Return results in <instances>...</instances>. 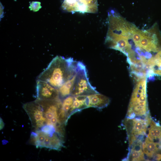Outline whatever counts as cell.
Masks as SVG:
<instances>
[{
  "instance_id": "obj_10",
  "label": "cell",
  "mask_w": 161,
  "mask_h": 161,
  "mask_svg": "<svg viewBox=\"0 0 161 161\" xmlns=\"http://www.w3.org/2000/svg\"><path fill=\"white\" fill-rule=\"evenodd\" d=\"M110 102V100L108 97L99 93L87 95L85 100L87 108L93 107L98 109L106 107Z\"/></svg>"
},
{
  "instance_id": "obj_19",
  "label": "cell",
  "mask_w": 161,
  "mask_h": 161,
  "mask_svg": "<svg viewBox=\"0 0 161 161\" xmlns=\"http://www.w3.org/2000/svg\"><path fill=\"white\" fill-rule=\"evenodd\" d=\"M41 3L38 1H32L30 4L29 8L34 11H38L41 7Z\"/></svg>"
},
{
  "instance_id": "obj_14",
  "label": "cell",
  "mask_w": 161,
  "mask_h": 161,
  "mask_svg": "<svg viewBox=\"0 0 161 161\" xmlns=\"http://www.w3.org/2000/svg\"><path fill=\"white\" fill-rule=\"evenodd\" d=\"M159 146V143L154 142L147 137L142 143V150L144 154L148 157L151 158L157 151Z\"/></svg>"
},
{
  "instance_id": "obj_20",
  "label": "cell",
  "mask_w": 161,
  "mask_h": 161,
  "mask_svg": "<svg viewBox=\"0 0 161 161\" xmlns=\"http://www.w3.org/2000/svg\"><path fill=\"white\" fill-rule=\"evenodd\" d=\"M155 159L156 160L158 161L161 160V154H157L155 157Z\"/></svg>"
},
{
  "instance_id": "obj_2",
  "label": "cell",
  "mask_w": 161,
  "mask_h": 161,
  "mask_svg": "<svg viewBox=\"0 0 161 161\" xmlns=\"http://www.w3.org/2000/svg\"><path fill=\"white\" fill-rule=\"evenodd\" d=\"M149 115L146 93V79L142 78L136 84L131 96L126 117H146Z\"/></svg>"
},
{
  "instance_id": "obj_3",
  "label": "cell",
  "mask_w": 161,
  "mask_h": 161,
  "mask_svg": "<svg viewBox=\"0 0 161 161\" xmlns=\"http://www.w3.org/2000/svg\"><path fill=\"white\" fill-rule=\"evenodd\" d=\"M62 136V134L57 132L49 134L39 129H35L31 133L30 143L37 148H44L58 150L63 146Z\"/></svg>"
},
{
  "instance_id": "obj_6",
  "label": "cell",
  "mask_w": 161,
  "mask_h": 161,
  "mask_svg": "<svg viewBox=\"0 0 161 161\" xmlns=\"http://www.w3.org/2000/svg\"><path fill=\"white\" fill-rule=\"evenodd\" d=\"M43 109L46 125H51L57 129L62 128L59 122V113L62 108V101L60 98L50 100H36Z\"/></svg>"
},
{
  "instance_id": "obj_5",
  "label": "cell",
  "mask_w": 161,
  "mask_h": 161,
  "mask_svg": "<svg viewBox=\"0 0 161 161\" xmlns=\"http://www.w3.org/2000/svg\"><path fill=\"white\" fill-rule=\"evenodd\" d=\"M151 120L149 115L144 119L126 117L124 120L123 124L128 137L130 147L138 140L137 138L145 135Z\"/></svg>"
},
{
  "instance_id": "obj_16",
  "label": "cell",
  "mask_w": 161,
  "mask_h": 161,
  "mask_svg": "<svg viewBox=\"0 0 161 161\" xmlns=\"http://www.w3.org/2000/svg\"><path fill=\"white\" fill-rule=\"evenodd\" d=\"M148 127V137L151 140H161V126L151 120Z\"/></svg>"
},
{
  "instance_id": "obj_8",
  "label": "cell",
  "mask_w": 161,
  "mask_h": 161,
  "mask_svg": "<svg viewBox=\"0 0 161 161\" xmlns=\"http://www.w3.org/2000/svg\"><path fill=\"white\" fill-rule=\"evenodd\" d=\"M23 107L28 116L32 126L35 130L46 125L43 109L36 100L24 104Z\"/></svg>"
},
{
  "instance_id": "obj_12",
  "label": "cell",
  "mask_w": 161,
  "mask_h": 161,
  "mask_svg": "<svg viewBox=\"0 0 161 161\" xmlns=\"http://www.w3.org/2000/svg\"><path fill=\"white\" fill-rule=\"evenodd\" d=\"M157 41L155 35L152 37L147 35L144 33L138 47L148 52L157 51Z\"/></svg>"
},
{
  "instance_id": "obj_17",
  "label": "cell",
  "mask_w": 161,
  "mask_h": 161,
  "mask_svg": "<svg viewBox=\"0 0 161 161\" xmlns=\"http://www.w3.org/2000/svg\"><path fill=\"white\" fill-rule=\"evenodd\" d=\"M74 96L69 95L63 99L62 101V109L66 114L69 112L74 100Z\"/></svg>"
},
{
  "instance_id": "obj_11",
  "label": "cell",
  "mask_w": 161,
  "mask_h": 161,
  "mask_svg": "<svg viewBox=\"0 0 161 161\" xmlns=\"http://www.w3.org/2000/svg\"><path fill=\"white\" fill-rule=\"evenodd\" d=\"M142 143L141 140H137L130 147L128 160L130 161H143L145 160L144 153L142 148Z\"/></svg>"
},
{
  "instance_id": "obj_21",
  "label": "cell",
  "mask_w": 161,
  "mask_h": 161,
  "mask_svg": "<svg viewBox=\"0 0 161 161\" xmlns=\"http://www.w3.org/2000/svg\"><path fill=\"white\" fill-rule=\"evenodd\" d=\"M0 129H2L3 127H4V122L3 121H2V120L1 119H0Z\"/></svg>"
},
{
  "instance_id": "obj_7",
  "label": "cell",
  "mask_w": 161,
  "mask_h": 161,
  "mask_svg": "<svg viewBox=\"0 0 161 161\" xmlns=\"http://www.w3.org/2000/svg\"><path fill=\"white\" fill-rule=\"evenodd\" d=\"M63 9L69 12L96 13L98 11L97 0H64Z\"/></svg>"
},
{
  "instance_id": "obj_9",
  "label": "cell",
  "mask_w": 161,
  "mask_h": 161,
  "mask_svg": "<svg viewBox=\"0 0 161 161\" xmlns=\"http://www.w3.org/2000/svg\"><path fill=\"white\" fill-rule=\"evenodd\" d=\"M37 99L50 100L60 98L58 89L48 83L37 80L36 83Z\"/></svg>"
},
{
  "instance_id": "obj_4",
  "label": "cell",
  "mask_w": 161,
  "mask_h": 161,
  "mask_svg": "<svg viewBox=\"0 0 161 161\" xmlns=\"http://www.w3.org/2000/svg\"><path fill=\"white\" fill-rule=\"evenodd\" d=\"M97 93L89 81L86 66L82 62L77 61L76 78L71 95H88Z\"/></svg>"
},
{
  "instance_id": "obj_1",
  "label": "cell",
  "mask_w": 161,
  "mask_h": 161,
  "mask_svg": "<svg viewBox=\"0 0 161 161\" xmlns=\"http://www.w3.org/2000/svg\"><path fill=\"white\" fill-rule=\"evenodd\" d=\"M77 61L73 58L57 56L37 78L58 89L76 72Z\"/></svg>"
},
{
  "instance_id": "obj_15",
  "label": "cell",
  "mask_w": 161,
  "mask_h": 161,
  "mask_svg": "<svg viewBox=\"0 0 161 161\" xmlns=\"http://www.w3.org/2000/svg\"><path fill=\"white\" fill-rule=\"evenodd\" d=\"M76 73L70 78L66 81L58 89L59 98L61 99L71 95L76 76Z\"/></svg>"
},
{
  "instance_id": "obj_18",
  "label": "cell",
  "mask_w": 161,
  "mask_h": 161,
  "mask_svg": "<svg viewBox=\"0 0 161 161\" xmlns=\"http://www.w3.org/2000/svg\"><path fill=\"white\" fill-rule=\"evenodd\" d=\"M132 34L133 41L136 46L138 47L140 40L143 35L144 32L134 28Z\"/></svg>"
},
{
  "instance_id": "obj_13",
  "label": "cell",
  "mask_w": 161,
  "mask_h": 161,
  "mask_svg": "<svg viewBox=\"0 0 161 161\" xmlns=\"http://www.w3.org/2000/svg\"><path fill=\"white\" fill-rule=\"evenodd\" d=\"M147 65L150 70L149 73L161 76V50L148 60Z\"/></svg>"
}]
</instances>
